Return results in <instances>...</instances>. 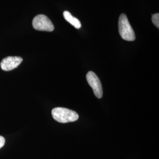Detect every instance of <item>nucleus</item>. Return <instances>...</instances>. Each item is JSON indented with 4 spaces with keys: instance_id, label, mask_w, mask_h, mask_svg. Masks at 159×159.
<instances>
[{
    "instance_id": "6",
    "label": "nucleus",
    "mask_w": 159,
    "mask_h": 159,
    "mask_svg": "<svg viewBox=\"0 0 159 159\" xmlns=\"http://www.w3.org/2000/svg\"><path fill=\"white\" fill-rule=\"evenodd\" d=\"M63 16L64 17L65 20L70 24H71L73 26H74L75 29H79L81 28V24L80 23L79 20H78L75 17H73L70 12L65 11L63 12Z\"/></svg>"
},
{
    "instance_id": "4",
    "label": "nucleus",
    "mask_w": 159,
    "mask_h": 159,
    "mask_svg": "<svg viewBox=\"0 0 159 159\" xmlns=\"http://www.w3.org/2000/svg\"><path fill=\"white\" fill-rule=\"evenodd\" d=\"M86 78L89 84L93 89L94 94L98 98L102 96V88L100 80L93 71H89L87 74Z\"/></svg>"
},
{
    "instance_id": "5",
    "label": "nucleus",
    "mask_w": 159,
    "mask_h": 159,
    "mask_svg": "<svg viewBox=\"0 0 159 159\" xmlns=\"http://www.w3.org/2000/svg\"><path fill=\"white\" fill-rule=\"evenodd\" d=\"M22 61L23 58L21 57L11 56L6 57L1 61V68L6 71H11L18 67Z\"/></svg>"
},
{
    "instance_id": "1",
    "label": "nucleus",
    "mask_w": 159,
    "mask_h": 159,
    "mask_svg": "<svg viewBox=\"0 0 159 159\" xmlns=\"http://www.w3.org/2000/svg\"><path fill=\"white\" fill-rule=\"evenodd\" d=\"M51 114L53 119L61 123L73 122L79 119L78 114L68 108L63 107L53 108Z\"/></svg>"
},
{
    "instance_id": "7",
    "label": "nucleus",
    "mask_w": 159,
    "mask_h": 159,
    "mask_svg": "<svg viewBox=\"0 0 159 159\" xmlns=\"http://www.w3.org/2000/svg\"><path fill=\"white\" fill-rule=\"evenodd\" d=\"M152 22L154 24V25L159 29V13H156L153 15L152 18Z\"/></svg>"
},
{
    "instance_id": "8",
    "label": "nucleus",
    "mask_w": 159,
    "mask_h": 159,
    "mask_svg": "<svg viewBox=\"0 0 159 159\" xmlns=\"http://www.w3.org/2000/svg\"><path fill=\"white\" fill-rule=\"evenodd\" d=\"M5 143H6V140L4 137L0 136V148H1L4 146Z\"/></svg>"
},
{
    "instance_id": "2",
    "label": "nucleus",
    "mask_w": 159,
    "mask_h": 159,
    "mask_svg": "<svg viewBox=\"0 0 159 159\" xmlns=\"http://www.w3.org/2000/svg\"><path fill=\"white\" fill-rule=\"evenodd\" d=\"M119 31L121 37L125 41H133L136 36L133 29L125 14H121L119 19Z\"/></svg>"
},
{
    "instance_id": "3",
    "label": "nucleus",
    "mask_w": 159,
    "mask_h": 159,
    "mask_svg": "<svg viewBox=\"0 0 159 159\" xmlns=\"http://www.w3.org/2000/svg\"><path fill=\"white\" fill-rule=\"evenodd\" d=\"M33 26L35 30L38 31L51 32L54 30V26L51 20L43 14H39L34 17Z\"/></svg>"
}]
</instances>
